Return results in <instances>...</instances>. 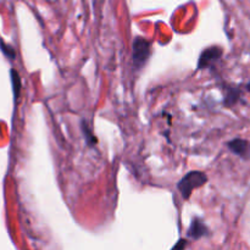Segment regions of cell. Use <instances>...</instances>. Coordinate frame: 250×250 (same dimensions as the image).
Returning <instances> with one entry per match:
<instances>
[{
    "label": "cell",
    "instance_id": "cell-9",
    "mask_svg": "<svg viewBox=\"0 0 250 250\" xmlns=\"http://www.w3.org/2000/svg\"><path fill=\"white\" fill-rule=\"evenodd\" d=\"M0 49H1V51L4 53V55L6 56L7 59H10V60H14L15 56H16V53H15V49L12 48V46L7 45V44H5L4 42L0 41Z\"/></svg>",
    "mask_w": 250,
    "mask_h": 250
},
{
    "label": "cell",
    "instance_id": "cell-8",
    "mask_svg": "<svg viewBox=\"0 0 250 250\" xmlns=\"http://www.w3.org/2000/svg\"><path fill=\"white\" fill-rule=\"evenodd\" d=\"M10 75H11L12 90H14L15 100H17V98L20 97V93H21V78H20L19 72L16 70H14V68L10 71Z\"/></svg>",
    "mask_w": 250,
    "mask_h": 250
},
{
    "label": "cell",
    "instance_id": "cell-4",
    "mask_svg": "<svg viewBox=\"0 0 250 250\" xmlns=\"http://www.w3.org/2000/svg\"><path fill=\"white\" fill-rule=\"evenodd\" d=\"M210 229L209 227L205 225V222H203L199 217H194L190 222V226L188 229L187 237L190 238L192 241H198V239L203 238L205 236H209Z\"/></svg>",
    "mask_w": 250,
    "mask_h": 250
},
{
    "label": "cell",
    "instance_id": "cell-6",
    "mask_svg": "<svg viewBox=\"0 0 250 250\" xmlns=\"http://www.w3.org/2000/svg\"><path fill=\"white\" fill-rule=\"evenodd\" d=\"M81 128H82L83 136H84L85 142H87V146H97L98 138L94 136V134L92 133V131H90V128H89V125H88V122H85L84 120H83L82 124H81Z\"/></svg>",
    "mask_w": 250,
    "mask_h": 250
},
{
    "label": "cell",
    "instance_id": "cell-2",
    "mask_svg": "<svg viewBox=\"0 0 250 250\" xmlns=\"http://www.w3.org/2000/svg\"><path fill=\"white\" fill-rule=\"evenodd\" d=\"M151 55V43L144 37H136L132 48V59L136 70H142Z\"/></svg>",
    "mask_w": 250,
    "mask_h": 250
},
{
    "label": "cell",
    "instance_id": "cell-1",
    "mask_svg": "<svg viewBox=\"0 0 250 250\" xmlns=\"http://www.w3.org/2000/svg\"><path fill=\"white\" fill-rule=\"evenodd\" d=\"M208 176L203 171H190L187 175L183 176L177 183V188L181 192V195L185 200H188L192 195L193 190L202 186L207 185Z\"/></svg>",
    "mask_w": 250,
    "mask_h": 250
},
{
    "label": "cell",
    "instance_id": "cell-3",
    "mask_svg": "<svg viewBox=\"0 0 250 250\" xmlns=\"http://www.w3.org/2000/svg\"><path fill=\"white\" fill-rule=\"evenodd\" d=\"M222 53H224L222 48L216 45L209 46L205 50H203L199 56V60H198V70L214 67L215 63L221 59Z\"/></svg>",
    "mask_w": 250,
    "mask_h": 250
},
{
    "label": "cell",
    "instance_id": "cell-7",
    "mask_svg": "<svg viewBox=\"0 0 250 250\" xmlns=\"http://www.w3.org/2000/svg\"><path fill=\"white\" fill-rule=\"evenodd\" d=\"M241 98V92H239L237 88L231 87L227 88L226 94H225V105L226 106H231V105H234Z\"/></svg>",
    "mask_w": 250,
    "mask_h": 250
},
{
    "label": "cell",
    "instance_id": "cell-11",
    "mask_svg": "<svg viewBox=\"0 0 250 250\" xmlns=\"http://www.w3.org/2000/svg\"><path fill=\"white\" fill-rule=\"evenodd\" d=\"M247 89H248V90H249V92H250V83H249V84H248V85H247Z\"/></svg>",
    "mask_w": 250,
    "mask_h": 250
},
{
    "label": "cell",
    "instance_id": "cell-5",
    "mask_svg": "<svg viewBox=\"0 0 250 250\" xmlns=\"http://www.w3.org/2000/svg\"><path fill=\"white\" fill-rule=\"evenodd\" d=\"M227 148L233 154L238 155L244 160H250V142L246 139L236 138L227 143Z\"/></svg>",
    "mask_w": 250,
    "mask_h": 250
},
{
    "label": "cell",
    "instance_id": "cell-10",
    "mask_svg": "<svg viewBox=\"0 0 250 250\" xmlns=\"http://www.w3.org/2000/svg\"><path fill=\"white\" fill-rule=\"evenodd\" d=\"M186 247H187V241L186 239H180V242L176 246H173V249H183Z\"/></svg>",
    "mask_w": 250,
    "mask_h": 250
}]
</instances>
